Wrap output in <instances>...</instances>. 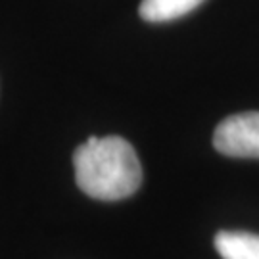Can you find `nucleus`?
Instances as JSON below:
<instances>
[{
  "label": "nucleus",
  "mask_w": 259,
  "mask_h": 259,
  "mask_svg": "<svg viewBox=\"0 0 259 259\" xmlns=\"http://www.w3.org/2000/svg\"><path fill=\"white\" fill-rule=\"evenodd\" d=\"M213 146L229 157H259V111L223 119L213 135Z\"/></svg>",
  "instance_id": "nucleus-2"
},
{
  "label": "nucleus",
  "mask_w": 259,
  "mask_h": 259,
  "mask_svg": "<svg viewBox=\"0 0 259 259\" xmlns=\"http://www.w3.org/2000/svg\"><path fill=\"white\" fill-rule=\"evenodd\" d=\"M75 181L96 200H123L139 190L142 167L139 156L121 137H91L73 154Z\"/></svg>",
  "instance_id": "nucleus-1"
},
{
  "label": "nucleus",
  "mask_w": 259,
  "mask_h": 259,
  "mask_svg": "<svg viewBox=\"0 0 259 259\" xmlns=\"http://www.w3.org/2000/svg\"><path fill=\"white\" fill-rule=\"evenodd\" d=\"M202 2L204 0H142L139 12L140 18L150 23H161L186 16Z\"/></svg>",
  "instance_id": "nucleus-4"
},
{
  "label": "nucleus",
  "mask_w": 259,
  "mask_h": 259,
  "mask_svg": "<svg viewBox=\"0 0 259 259\" xmlns=\"http://www.w3.org/2000/svg\"><path fill=\"white\" fill-rule=\"evenodd\" d=\"M215 248L223 259H259V234L223 231L215 236Z\"/></svg>",
  "instance_id": "nucleus-3"
}]
</instances>
